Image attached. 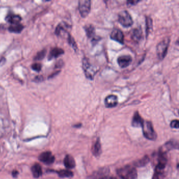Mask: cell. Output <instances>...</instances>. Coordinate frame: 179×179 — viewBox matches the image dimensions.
I'll list each match as a JSON object with an SVG mask.
<instances>
[{
  "label": "cell",
  "instance_id": "cell-1",
  "mask_svg": "<svg viewBox=\"0 0 179 179\" xmlns=\"http://www.w3.org/2000/svg\"><path fill=\"white\" fill-rule=\"evenodd\" d=\"M117 172L122 179H136L138 176L137 170L133 166H125L118 169Z\"/></svg>",
  "mask_w": 179,
  "mask_h": 179
},
{
  "label": "cell",
  "instance_id": "cell-2",
  "mask_svg": "<svg viewBox=\"0 0 179 179\" xmlns=\"http://www.w3.org/2000/svg\"><path fill=\"white\" fill-rule=\"evenodd\" d=\"M82 69L87 78L92 80L97 73L98 69L91 64L88 59L84 57L82 60Z\"/></svg>",
  "mask_w": 179,
  "mask_h": 179
},
{
  "label": "cell",
  "instance_id": "cell-3",
  "mask_svg": "<svg viewBox=\"0 0 179 179\" xmlns=\"http://www.w3.org/2000/svg\"><path fill=\"white\" fill-rule=\"evenodd\" d=\"M170 43V39L169 37H166L158 44L156 47V52L159 59L163 60L166 57Z\"/></svg>",
  "mask_w": 179,
  "mask_h": 179
},
{
  "label": "cell",
  "instance_id": "cell-4",
  "mask_svg": "<svg viewBox=\"0 0 179 179\" xmlns=\"http://www.w3.org/2000/svg\"><path fill=\"white\" fill-rule=\"evenodd\" d=\"M143 133L147 139L154 140L157 137V134L154 131L153 124L150 121L144 122L142 126Z\"/></svg>",
  "mask_w": 179,
  "mask_h": 179
},
{
  "label": "cell",
  "instance_id": "cell-5",
  "mask_svg": "<svg viewBox=\"0 0 179 179\" xmlns=\"http://www.w3.org/2000/svg\"><path fill=\"white\" fill-rule=\"evenodd\" d=\"M118 22L122 26L129 27L134 23L132 17L127 11H121L118 14Z\"/></svg>",
  "mask_w": 179,
  "mask_h": 179
},
{
  "label": "cell",
  "instance_id": "cell-6",
  "mask_svg": "<svg viewBox=\"0 0 179 179\" xmlns=\"http://www.w3.org/2000/svg\"><path fill=\"white\" fill-rule=\"evenodd\" d=\"M78 10L82 17H86L91 12V1L80 0L78 2Z\"/></svg>",
  "mask_w": 179,
  "mask_h": 179
},
{
  "label": "cell",
  "instance_id": "cell-7",
  "mask_svg": "<svg viewBox=\"0 0 179 179\" xmlns=\"http://www.w3.org/2000/svg\"><path fill=\"white\" fill-rule=\"evenodd\" d=\"M132 62V57L130 55L120 56L117 59L118 64L121 68L128 67Z\"/></svg>",
  "mask_w": 179,
  "mask_h": 179
},
{
  "label": "cell",
  "instance_id": "cell-8",
  "mask_svg": "<svg viewBox=\"0 0 179 179\" xmlns=\"http://www.w3.org/2000/svg\"><path fill=\"white\" fill-rule=\"evenodd\" d=\"M111 38L112 40L123 44L124 43V35L123 32L119 29H115L111 34Z\"/></svg>",
  "mask_w": 179,
  "mask_h": 179
},
{
  "label": "cell",
  "instance_id": "cell-9",
  "mask_svg": "<svg viewBox=\"0 0 179 179\" xmlns=\"http://www.w3.org/2000/svg\"><path fill=\"white\" fill-rule=\"evenodd\" d=\"M39 160L45 164H50L53 163L55 160V157L50 152H45L42 153L39 156Z\"/></svg>",
  "mask_w": 179,
  "mask_h": 179
},
{
  "label": "cell",
  "instance_id": "cell-10",
  "mask_svg": "<svg viewBox=\"0 0 179 179\" xmlns=\"http://www.w3.org/2000/svg\"><path fill=\"white\" fill-rule=\"evenodd\" d=\"M118 97L114 95H110L106 97L105 105L107 108H113L117 105Z\"/></svg>",
  "mask_w": 179,
  "mask_h": 179
},
{
  "label": "cell",
  "instance_id": "cell-11",
  "mask_svg": "<svg viewBox=\"0 0 179 179\" xmlns=\"http://www.w3.org/2000/svg\"><path fill=\"white\" fill-rule=\"evenodd\" d=\"M84 30L85 31L86 35L89 39H92V40H96L98 38H96V36L95 29V27L92 24H88L84 26Z\"/></svg>",
  "mask_w": 179,
  "mask_h": 179
},
{
  "label": "cell",
  "instance_id": "cell-12",
  "mask_svg": "<svg viewBox=\"0 0 179 179\" xmlns=\"http://www.w3.org/2000/svg\"><path fill=\"white\" fill-rule=\"evenodd\" d=\"M144 121L139 115V112L136 111L132 118V125L134 127H142Z\"/></svg>",
  "mask_w": 179,
  "mask_h": 179
},
{
  "label": "cell",
  "instance_id": "cell-13",
  "mask_svg": "<svg viewBox=\"0 0 179 179\" xmlns=\"http://www.w3.org/2000/svg\"><path fill=\"white\" fill-rule=\"evenodd\" d=\"M131 38L135 42H139L142 38V29L139 27L134 29L131 33Z\"/></svg>",
  "mask_w": 179,
  "mask_h": 179
},
{
  "label": "cell",
  "instance_id": "cell-14",
  "mask_svg": "<svg viewBox=\"0 0 179 179\" xmlns=\"http://www.w3.org/2000/svg\"><path fill=\"white\" fill-rule=\"evenodd\" d=\"M92 154L96 157H98L101 155L102 153V149H101V144L100 139H98L96 141L94 146H92Z\"/></svg>",
  "mask_w": 179,
  "mask_h": 179
},
{
  "label": "cell",
  "instance_id": "cell-15",
  "mask_svg": "<svg viewBox=\"0 0 179 179\" xmlns=\"http://www.w3.org/2000/svg\"><path fill=\"white\" fill-rule=\"evenodd\" d=\"M64 165L67 169H73L75 167V161L74 158L70 155H67L66 156L64 160Z\"/></svg>",
  "mask_w": 179,
  "mask_h": 179
},
{
  "label": "cell",
  "instance_id": "cell-16",
  "mask_svg": "<svg viewBox=\"0 0 179 179\" xmlns=\"http://www.w3.org/2000/svg\"><path fill=\"white\" fill-rule=\"evenodd\" d=\"M64 53V50L63 49L59 48V47L54 48L50 50L49 54V59H52L54 58H57Z\"/></svg>",
  "mask_w": 179,
  "mask_h": 179
},
{
  "label": "cell",
  "instance_id": "cell-17",
  "mask_svg": "<svg viewBox=\"0 0 179 179\" xmlns=\"http://www.w3.org/2000/svg\"><path fill=\"white\" fill-rule=\"evenodd\" d=\"M32 172L35 178H39L42 176V167L39 164H35L32 167Z\"/></svg>",
  "mask_w": 179,
  "mask_h": 179
},
{
  "label": "cell",
  "instance_id": "cell-18",
  "mask_svg": "<svg viewBox=\"0 0 179 179\" xmlns=\"http://www.w3.org/2000/svg\"><path fill=\"white\" fill-rule=\"evenodd\" d=\"M21 17L19 15H14V14H10L7 15L6 17V21L13 24H19L21 20Z\"/></svg>",
  "mask_w": 179,
  "mask_h": 179
},
{
  "label": "cell",
  "instance_id": "cell-19",
  "mask_svg": "<svg viewBox=\"0 0 179 179\" xmlns=\"http://www.w3.org/2000/svg\"><path fill=\"white\" fill-rule=\"evenodd\" d=\"M146 34L147 36L150 33L153 31V20L150 17L147 16L146 17Z\"/></svg>",
  "mask_w": 179,
  "mask_h": 179
},
{
  "label": "cell",
  "instance_id": "cell-20",
  "mask_svg": "<svg viewBox=\"0 0 179 179\" xmlns=\"http://www.w3.org/2000/svg\"><path fill=\"white\" fill-rule=\"evenodd\" d=\"M24 26L22 24H13L8 27V31L11 32L15 33H19L22 32V31L23 29Z\"/></svg>",
  "mask_w": 179,
  "mask_h": 179
},
{
  "label": "cell",
  "instance_id": "cell-21",
  "mask_svg": "<svg viewBox=\"0 0 179 179\" xmlns=\"http://www.w3.org/2000/svg\"><path fill=\"white\" fill-rule=\"evenodd\" d=\"M149 158L148 156H144L142 159H140L134 163V165L137 167H144L149 163Z\"/></svg>",
  "mask_w": 179,
  "mask_h": 179
},
{
  "label": "cell",
  "instance_id": "cell-22",
  "mask_svg": "<svg viewBox=\"0 0 179 179\" xmlns=\"http://www.w3.org/2000/svg\"><path fill=\"white\" fill-rule=\"evenodd\" d=\"M57 173L60 177H72L73 176V173L67 170H62L57 172Z\"/></svg>",
  "mask_w": 179,
  "mask_h": 179
},
{
  "label": "cell",
  "instance_id": "cell-23",
  "mask_svg": "<svg viewBox=\"0 0 179 179\" xmlns=\"http://www.w3.org/2000/svg\"><path fill=\"white\" fill-rule=\"evenodd\" d=\"M67 38L69 45L73 47V49H74V50L77 51L78 50V47H77V44L76 43L74 38L70 35V34H69Z\"/></svg>",
  "mask_w": 179,
  "mask_h": 179
},
{
  "label": "cell",
  "instance_id": "cell-24",
  "mask_svg": "<svg viewBox=\"0 0 179 179\" xmlns=\"http://www.w3.org/2000/svg\"><path fill=\"white\" fill-rule=\"evenodd\" d=\"M46 50L45 49L41 50L37 54V55L34 58V59L36 60H40L43 59L46 56Z\"/></svg>",
  "mask_w": 179,
  "mask_h": 179
},
{
  "label": "cell",
  "instance_id": "cell-25",
  "mask_svg": "<svg viewBox=\"0 0 179 179\" xmlns=\"http://www.w3.org/2000/svg\"><path fill=\"white\" fill-rule=\"evenodd\" d=\"M32 68L34 70L39 72V71H40V70H41L42 65L40 64H39V63L33 64L32 65Z\"/></svg>",
  "mask_w": 179,
  "mask_h": 179
},
{
  "label": "cell",
  "instance_id": "cell-26",
  "mask_svg": "<svg viewBox=\"0 0 179 179\" xmlns=\"http://www.w3.org/2000/svg\"><path fill=\"white\" fill-rule=\"evenodd\" d=\"M170 126L171 128H176V129H178L179 127V122L178 120H174L172 121L170 124Z\"/></svg>",
  "mask_w": 179,
  "mask_h": 179
},
{
  "label": "cell",
  "instance_id": "cell-27",
  "mask_svg": "<svg viewBox=\"0 0 179 179\" xmlns=\"http://www.w3.org/2000/svg\"><path fill=\"white\" fill-rule=\"evenodd\" d=\"M64 65V62L62 60H59L57 62V63L56 64L55 68H62Z\"/></svg>",
  "mask_w": 179,
  "mask_h": 179
},
{
  "label": "cell",
  "instance_id": "cell-28",
  "mask_svg": "<svg viewBox=\"0 0 179 179\" xmlns=\"http://www.w3.org/2000/svg\"><path fill=\"white\" fill-rule=\"evenodd\" d=\"M43 80V77L42 76H37L34 79V82H41Z\"/></svg>",
  "mask_w": 179,
  "mask_h": 179
},
{
  "label": "cell",
  "instance_id": "cell-29",
  "mask_svg": "<svg viewBox=\"0 0 179 179\" xmlns=\"http://www.w3.org/2000/svg\"><path fill=\"white\" fill-rule=\"evenodd\" d=\"M139 2H140V1L134 0V1H128L127 3V4L128 5H136L138 3H139Z\"/></svg>",
  "mask_w": 179,
  "mask_h": 179
},
{
  "label": "cell",
  "instance_id": "cell-30",
  "mask_svg": "<svg viewBox=\"0 0 179 179\" xmlns=\"http://www.w3.org/2000/svg\"><path fill=\"white\" fill-rule=\"evenodd\" d=\"M99 179H116V178L114 177H111V176H105V177H101Z\"/></svg>",
  "mask_w": 179,
  "mask_h": 179
},
{
  "label": "cell",
  "instance_id": "cell-31",
  "mask_svg": "<svg viewBox=\"0 0 179 179\" xmlns=\"http://www.w3.org/2000/svg\"><path fill=\"white\" fill-rule=\"evenodd\" d=\"M5 59L2 58V59H1V60H0V66L3 65L4 64H5Z\"/></svg>",
  "mask_w": 179,
  "mask_h": 179
},
{
  "label": "cell",
  "instance_id": "cell-32",
  "mask_svg": "<svg viewBox=\"0 0 179 179\" xmlns=\"http://www.w3.org/2000/svg\"><path fill=\"white\" fill-rule=\"evenodd\" d=\"M17 174H18V172H17V171H14L13 172V173H12V174H13V177H15V176H16Z\"/></svg>",
  "mask_w": 179,
  "mask_h": 179
}]
</instances>
